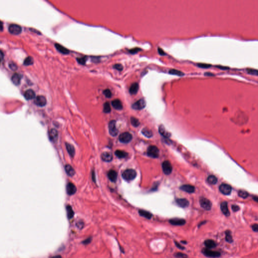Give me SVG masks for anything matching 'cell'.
Segmentation results:
<instances>
[{
  "instance_id": "1",
  "label": "cell",
  "mask_w": 258,
  "mask_h": 258,
  "mask_svg": "<svg viewBox=\"0 0 258 258\" xmlns=\"http://www.w3.org/2000/svg\"><path fill=\"white\" fill-rule=\"evenodd\" d=\"M202 253L209 258H218L221 256V254L218 251H214L207 248H203L201 250Z\"/></svg>"
},
{
  "instance_id": "2",
  "label": "cell",
  "mask_w": 258,
  "mask_h": 258,
  "mask_svg": "<svg viewBox=\"0 0 258 258\" xmlns=\"http://www.w3.org/2000/svg\"><path fill=\"white\" fill-rule=\"evenodd\" d=\"M137 173L136 171L132 169H128L125 170L122 174L123 178L127 181H130L133 180L136 177Z\"/></svg>"
},
{
  "instance_id": "3",
  "label": "cell",
  "mask_w": 258,
  "mask_h": 258,
  "mask_svg": "<svg viewBox=\"0 0 258 258\" xmlns=\"http://www.w3.org/2000/svg\"><path fill=\"white\" fill-rule=\"evenodd\" d=\"M147 155L152 158H157L159 156V150L155 146H150L147 149Z\"/></svg>"
},
{
  "instance_id": "4",
  "label": "cell",
  "mask_w": 258,
  "mask_h": 258,
  "mask_svg": "<svg viewBox=\"0 0 258 258\" xmlns=\"http://www.w3.org/2000/svg\"><path fill=\"white\" fill-rule=\"evenodd\" d=\"M200 206L202 208H203L204 210L209 211L211 209L212 206V204L211 202L209 200L205 198H200L199 201Z\"/></svg>"
},
{
  "instance_id": "5",
  "label": "cell",
  "mask_w": 258,
  "mask_h": 258,
  "mask_svg": "<svg viewBox=\"0 0 258 258\" xmlns=\"http://www.w3.org/2000/svg\"><path fill=\"white\" fill-rule=\"evenodd\" d=\"M109 133L113 137H115L118 134V130L116 127V122L115 120L111 121L108 125Z\"/></svg>"
},
{
  "instance_id": "6",
  "label": "cell",
  "mask_w": 258,
  "mask_h": 258,
  "mask_svg": "<svg viewBox=\"0 0 258 258\" xmlns=\"http://www.w3.org/2000/svg\"><path fill=\"white\" fill-rule=\"evenodd\" d=\"M119 141L123 143H128L132 139V135L128 132L121 134L119 136Z\"/></svg>"
},
{
  "instance_id": "7",
  "label": "cell",
  "mask_w": 258,
  "mask_h": 258,
  "mask_svg": "<svg viewBox=\"0 0 258 258\" xmlns=\"http://www.w3.org/2000/svg\"><path fill=\"white\" fill-rule=\"evenodd\" d=\"M169 223L174 226H183L186 224V221L183 218H173L169 220Z\"/></svg>"
},
{
  "instance_id": "8",
  "label": "cell",
  "mask_w": 258,
  "mask_h": 258,
  "mask_svg": "<svg viewBox=\"0 0 258 258\" xmlns=\"http://www.w3.org/2000/svg\"><path fill=\"white\" fill-rule=\"evenodd\" d=\"M163 173L167 175H170L173 171V167L170 162L168 161H165L162 164Z\"/></svg>"
},
{
  "instance_id": "9",
  "label": "cell",
  "mask_w": 258,
  "mask_h": 258,
  "mask_svg": "<svg viewBox=\"0 0 258 258\" xmlns=\"http://www.w3.org/2000/svg\"><path fill=\"white\" fill-rule=\"evenodd\" d=\"M219 190L223 195H229L231 194L232 188L230 185L226 183H223L220 186Z\"/></svg>"
},
{
  "instance_id": "10",
  "label": "cell",
  "mask_w": 258,
  "mask_h": 258,
  "mask_svg": "<svg viewBox=\"0 0 258 258\" xmlns=\"http://www.w3.org/2000/svg\"><path fill=\"white\" fill-rule=\"evenodd\" d=\"M146 101L142 98L135 102L132 105V108L136 110H141L146 107Z\"/></svg>"
},
{
  "instance_id": "11",
  "label": "cell",
  "mask_w": 258,
  "mask_h": 258,
  "mask_svg": "<svg viewBox=\"0 0 258 258\" xmlns=\"http://www.w3.org/2000/svg\"><path fill=\"white\" fill-rule=\"evenodd\" d=\"M34 103L37 106L43 107L47 104V100L44 96L39 95L35 97L34 100Z\"/></svg>"
},
{
  "instance_id": "12",
  "label": "cell",
  "mask_w": 258,
  "mask_h": 258,
  "mask_svg": "<svg viewBox=\"0 0 258 258\" xmlns=\"http://www.w3.org/2000/svg\"><path fill=\"white\" fill-rule=\"evenodd\" d=\"M9 32L11 34L17 35L20 34L22 31L21 27L17 24H12L9 27Z\"/></svg>"
},
{
  "instance_id": "13",
  "label": "cell",
  "mask_w": 258,
  "mask_h": 258,
  "mask_svg": "<svg viewBox=\"0 0 258 258\" xmlns=\"http://www.w3.org/2000/svg\"><path fill=\"white\" fill-rule=\"evenodd\" d=\"M175 202L179 207L183 208L188 207L190 204L189 201L184 198L177 199L175 200Z\"/></svg>"
},
{
  "instance_id": "14",
  "label": "cell",
  "mask_w": 258,
  "mask_h": 258,
  "mask_svg": "<svg viewBox=\"0 0 258 258\" xmlns=\"http://www.w3.org/2000/svg\"><path fill=\"white\" fill-rule=\"evenodd\" d=\"M220 209L222 213L225 216L229 217L230 215V212L228 208V204L227 202H223L220 204Z\"/></svg>"
},
{
  "instance_id": "15",
  "label": "cell",
  "mask_w": 258,
  "mask_h": 258,
  "mask_svg": "<svg viewBox=\"0 0 258 258\" xmlns=\"http://www.w3.org/2000/svg\"><path fill=\"white\" fill-rule=\"evenodd\" d=\"M204 244L206 248L209 249H211L216 248L217 246L216 242L213 240L208 239L205 240L204 242Z\"/></svg>"
},
{
  "instance_id": "16",
  "label": "cell",
  "mask_w": 258,
  "mask_h": 258,
  "mask_svg": "<svg viewBox=\"0 0 258 258\" xmlns=\"http://www.w3.org/2000/svg\"><path fill=\"white\" fill-rule=\"evenodd\" d=\"M66 190L67 194L70 196L75 194L77 191V189L75 185L71 183H69L67 184Z\"/></svg>"
},
{
  "instance_id": "17",
  "label": "cell",
  "mask_w": 258,
  "mask_h": 258,
  "mask_svg": "<svg viewBox=\"0 0 258 258\" xmlns=\"http://www.w3.org/2000/svg\"><path fill=\"white\" fill-rule=\"evenodd\" d=\"M180 189L182 191L188 193H193L195 191V188L194 186L190 184H184L180 187Z\"/></svg>"
},
{
  "instance_id": "18",
  "label": "cell",
  "mask_w": 258,
  "mask_h": 258,
  "mask_svg": "<svg viewBox=\"0 0 258 258\" xmlns=\"http://www.w3.org/2000/svg\"><path fill=\"white\" fill-rule=\"evenodd\" d=\"M49 138L51 141H56L58 138V131L55 129H51L49 132Z\"/></svg>"
},
{
  "instance_id": "19",
  "label": "cell",
  "mask_w": 258,
  "mask_h": 258,
  "mask_svg": "<svg viewBox=\"0 0 258 258\" xmlns=\"http://www.w3.org/2000/svg\"><path fill=\"white\" fill-rule=\"evenodd\" d=\"M24 97L27 100H31L35 97V93L33 90L29 89L24 93Z\"/></svg>"
},
{
  "instance_id": "20",
  "label": "cell",
  "mask_w": 258,
  "mask_h": 258,
  "mask_svg": "<svg viewBox=\"0 0 258 258\" xmlns=\"http://www.w3.org/2000/svg\"><path fill=\"white\" fill-rule=\"evenodd\" d=\"M113 158L111 153L108 152H104L101 154V158L102 160L105 162H110L112 160Z\"/></svg>"
},
{
  "instance_id": "21",
  "label": "cell",
  "mask_w": 258,
  "mask_h": 258,
  "mask_svg": "<svg viewBox=\"0 0 258 258\" xmlns=\"http://www.w3.org/2000/svg\"><path fill=\"white\" fill-rule=\"evenodd\" d=\"M111 105L113 107L117 110H121L123 109V104L121 100L116 99L112 101Z\"/></svg>"
},
{
  "instance_id": "22",
  "label": "cell",
  "mask_w": 258,
  "mask_h": 258,
  "mask_svg": "<svg viewBox=\"0 0 258 258\" xmlns=\"http://www.w3.org/2000/svg\"><path fill=\"white\" fill-rule=\"evenodd\" d=\"M21 79V76L19 74L15 73L12 76L11 80L12 82L15 85H19L20 84Z\"/></svg>"
},
{
  "instance_id": "23",
  "label": "cell",
  "mask_w": 258,
  "mask_h": 258,
  "mask_svg": "<svg viewBox=\"0 0 258 258\" xmlns=\"http://www.w3.org/2000/svg\"><path fill=\"white\" fill-rule=\"evenodd\" d=\"M159 132L162 136L166 138H168L170 136V134L166 130L163 125H160L159 127Z\"/></svg>"
},
{
  "instance_id": "24",
  "label": "cell",
  "mask_w": 258,
  "mask_h": 258,
  "mask_svg": "<svg viewBox=\"0 0 258 258\" xmlns=\"http://www.w3.org/2000/svg\"><path fill=\"white\" fill-rule=\"evenodd\" d=\"M108 178L110 180V181L115 182L117 180V174L116 171L114 170H111L108 172Z\"/></svg>"
},
{
  "instance_id": "25",
  "label": "cell",
  "mask_w": 258,
  "mask_h": 258,
  "mask_svg": "<svg viewBox=\"0 0 258 258\" xmlns=\"http://www.w3.org/2000/svg\"><path fill=\"white\" fill-rule=\"evenodd\" d=\"M55 47H56V49L58 50L59 52H60L61 53H62L63 54L66 55V54H69V52H70V51L68 50L67 49L65 48V47H63L62 45H61V44H58V43L55 44Z\"/></svg>"
},
{
  "instance_id": "26",
  "label": "cell",
  "mask_w": 258,
  "mask_h": 258,
  "mask_svg": "<svg viewBox=\"0 0 258 258\" xmlns=\"http://www.w3.org/2000/svg\"><path fill=\"white\" fill-rule=\"evenodd\" d=\"M139 214L142 217H143L148 219H150L152 217V214L149 211L144 210H140L139 211Z\"/></svg>"
},
{
  "instance_id": "27",
  "label": "cell",
  "mask_w": 258,
  "mask_h": 258,
  "mask_svg": "<svg viewBox=\"0 0 258 258\" xmlns=\"http://www.w3.org/2000/svg\"><path fill=\"white\" fill-rule=\"evenodd\" d=\"M66 149L68 151V152L69 154V155L72 157H74L75 154V149L74 148V147L72 145H71L69 143H66Z\"/></svg>"
},
{
  "instance_id": "28",
  "label": "cell",
  "mask_w": 258,
  "mask_h": 258,
  "mask_svg": "<svg viewBox=\"0 0 258 258\" xmlns=\"http://www.w3.org/2000/svg\"><path fill=\"white\" fill-rule=\"evenodd\" d=\"M225 241L228 243H233V237L231 234V231L230 230H226L225 231Z\"/></svg>"
},
{
  "instance_id": "29",
  "label": "cell",
  "mask_w": 258,
  "mask_h": 258,
  "mask_svg": "<svg viewBox=\"0 0 258 258\" xmlns=\"http://www.w3.org/2000/svg\"><path fill=\"white\" fill-rule=\"evenodd\" d=\"M138 90H139V84L137 83H134L131 85L129 89V92L130 94L134 95L137 93Z\"/></svg>"
},
{
  "instance_id": "30",
  "label": "cell",
  "mask_w": 258,
  "mask_h": 258,
  "mask_svg": "<svg viewBox=\"0 0 258 258\" xmlns=\"http://www.w3.org/2000/svg\"><path fill=\"white\" fill-rule=\"evenodd\" d=\"M65 171L67 175L70 176H73L75 175V171L74 168L69 164H67L65 167Z\"/></svg>"
},
{
  "instance_id": "31",
  "label": "cell",
  "mask_w": 258,
  "mask_h": 258,
  "mask_svg": "<svg viewBox=\"0 0 258 258\" xmlns=\"http://www.w3.org/2000/svg\"><path fill=\"white\" fill-rule=\"evenodd\" d=\"M67 210V217L69 219L72 218L74 215V212L72 208V207L70 205H68L66 207Z\"/></svg>"
},
{
  "instance_id": "32",
  "label": "cell",
  "mask_w": 258,
  "mask_h": 258,
  "mask_svg": "<svg viewBox=\"0 0 258 258\" xmlns=\"http://www.w3.org/2000/svg\"><path fill=\"white\" fill-rule=\"evenodd\" d=\"M115 154L117 157L120 158H125L128 156V153L124 151L117 150L115 152Z\"/></svg>"
},
{
  "instance_id": "33",
  "label": "cell",
  "mask_w": 258,
  "mask_h": 258,
  "mask_svg": "<svg viewBox=\"0 0 258 258\" xmlns=\"http://www.w3.org/2000/svg\"><path fill=\"white\" fill-rule=\"evenodd\" d=\"M217 178L214 175H209L207 178V182L211 184H215L217 183Z\"/></svg>"
},
{
  "instance_id": "34",
  "label": "cell",
  "mask_w": 258,
  "mask_h": 258,
  "mask_svg": "<svg viewBox=\"0 0 258 258\" xmlns=\"http://www.w3.org/2000/svg\"><path fill=\"white\" fill-rule=\"evenodd\" d=\"M168 73H169V74H170L171 75H176V76H178L180 77L183 76L184 75L183 72H182L179 70H175V69H170Z\"/></svg>"
},
{
  "instance_id": "35",
  "label": "cell",
  "mask_w": 258,
  "mask_h": 258,
  "mask_svg": "<svg viewBox=\"0 0 258 258\" xmlns=\"http://www.w3.org/2000/svg\"><path fill=\"white\" fill-rule=\"evenodd\" d=\"M142 133L147 138H151L153 136L152 131L147 128H144L142 131Z\"/></svg>"
},
{
  "instance_id": "36",
  "label": "cell",
  "mask_w": 258,
  "mask_h": 258,
  "mask_svg": "<svg viewBox=\"0 0 258 258\" xmlns=\"http://www.w3.org/2000/svg\"><path fill=\"white\" fill-rule=\"evenodd\" d=\"M238 195H239V197H240L241 198H242L243 199H246L249 196V194L247 191H243V190L239 191V193H238Z\"/></svg>"
},
{
  "instance_id": "37",
  "label": "cell",
  "mask_w": 258,
  "mask_h": 258,
  "mask_svg": "<svg viewBox=\"0 0 258 258\" xmlns=\"http://www.w3.org/2000/svg\"><path fill=\"white\" fill-rule=\"evenodd\" d=\"M34 63V59L31 57H28L25 58L24 61V65L25 66H29L32 65Z\"/></svg>"
},
{
  "instance_id": "38",
  "label": "cell",
  "mask_w": 258,
  "mask_h": 258,
  "mask_svg": "<svg viewBox=\"0 0 258 258\" xmlns=\"http://www.w3.org/2000/svg\"><path fill=\"white\" fill-rule=\"evenodd\" d=\"M131 122L132 125H133L134 127H138L140 125V122H139V121L137 118H135L134 117H131Z\"/></svg>"
},
{
  "instance_id": "39",
  "label": "cell",
  "mask_w": 258,
  "mask_h": 258,
  "mask_svg": "<svg viewBox=\"0 0 258 258\" xmlns=\"http://www.w3.org/2000/svg\"><path fill=\"white\" fill-rule=\"evenodd\" d=\"M111 111V108L110 104L108 102H105L103 105V111L105 113H109Z\"/></svg>"
},
{
  "instance_id": "40",
  "label": "cell",
  "mask_w": 258,
  "mask_h": 258,
  "mask_svg": "<svg viewBox=\"0 0 258 258\" xmlns=\"http://www.w3.org/2000/svg\"><path fill=\"white\" fill-rule=\"evenodd\" d=\"M174 256L175 258H188V256L187 254L181 252L175 253Z\"/></svg>"
},
{
  "instance_id": "41",
  "label": "cell",
  "mask_w": 258,
  "mask_h": 258,
  "mask_svg": "<svg viewBox=\"0 0 258 258\" xmlns=\"http://www.w3.org/2000/svg\"><path fill=\"white\" fill-rule=\"evenodd\" d=\"M247 73H248L249 74H250V75L258 76L257 70L253 69H247Z\"/></svg>"
},
{
  "instance_id": "42",
  "label": "cell",
  "mask_w": 258,
  "mask_h": 258,
  "mask_svg": "<svg viewBox=\"0 0 258 258\" xmlns=\"http://www.w3.org/2000/svg\"><path fill=\"white\" fill-rule=\"evenodd\" d=\"M197 66L199 68H203V69H207L211 67V65L210 64H204V63H199L197 64Z\"/></svg>"
},
{
  "instance_id": "43",
  "label": "cell",
  "mask_w": 258,
  "mask_h": 258,
  "mask_svg": "<svg viewBox=\"0 0 258 258\" xmlns=\"http://www.w3.org/2000/svg\"><path fill=\"white\" fill-rule=\"evenodd\" d=\"M104 95L108 98H110L112 96V94H111V92L110 91V90H109L108 89H105L104 90L103 92Z\"/></svg>"
},
{
  "instance_id": "44",
  "label": "cell",
  "mask_w": 258,
  "mask_h": 258,
  "mask_svg": "<svg viewBox=\"0 0 258 258\" xmlns=\"http://www.w3.org/2000/svg\"><path fill=\"white\" fill-rule=\"evenodd\" d=\"M77 62L81 65H85L86 63V57H84V58H77Z\"/></svg>"
},
{
  "instance_id": "45",
  "label": "cell",
  "mask_w": 258,
  "mask_h": 258,
  "mask_svg": "<svg viewBox=\"0 0 258 258\" xmlns=\"http://www.w3.org/2000/svg\"><path fill=\"white\" fill-rule=\"evenodd\" d=\"M174 242H175V246H176V247L178 249H179L180 250H185V249H186V248H185V247H183V246H182V245H181V244H180L178 242H177V241H175H175H174Z\"/></svg>"
},
{
  "instance_id": "46",
  "label": "cell",
  "mask_w": 258,
  "mask_h": 258,
  "mask_svg": "<svg viewBox=\"0 0 258 258\" xmlns=\"http://www.w3.org/2000/svg\"><path fill=\"white\" fill-rule=\"evenodd\" d=\"M92 237H88L86 239H85L84 241L82 242V243L84 244V245H87L88 244H89L92 241Z\"/></svg>"
},
{
  "instance_id": "47",
  "label": "cell",
  "mask_w": 258,
  "mask_h": 258,
  "mask_svg": "<svg viewBox=\"0 0 258 258\" xmlns=\"http://www.w3.org/2000/svg\"><path fill=\"white\" fill-rule=\"evenodd\" d=\"M114 68L115 69H116L117 70L120 71H122V70H123V66H122L121 64H118L115 65L114 66Z\"/></svg>"
},
{
  "instance_id": "48",
  "label": "cell",
  "mask_w": 258,
  "mask_h": 258,
  "mask_svg": "<svg viewBox=\"0 0 258 258\" xmlns=\"http://www.w3.org/2000/svg\"><path fill=\"white\" fill-rule=\"evenodd\" d=\"M251 227H252V230H253L254 232L258 233V224L257 223H255V224H254L252 225L251 226Z\"/></svg>"
},
{
  "instance_id": "49",
  "label": "cell",
  "mask_w": 258,
  "mask_h": 258,
  "mask_svg": "<svg viewBox=\"0 0 258 258\" xmlns=\"http://www.w3.org/2000/svg\"><path fill=\"white\" fill-rule=\"evenodd\" d=\"M231 209H232V210L233 211V212H236L240 210V207L236 205H233L231 206Z\"/></svg>"
},
{
  "instance_id": "50",
  "label": "cell",
  "mask_w": 258,
  "mask_h": 258,
  "mask_svg": "<svg viewBox=\"0 0 258 258\" xmlns=\"http://www.w3.org/2000/svg\"><path fill=\"white\" fill-rule=\"evenodd\" d=\"M140 50V49H139V48H135V49H133L132 50H130L129 51L131 54H136V53L138 52Z\"/></svg>"
},
{
  "instance_id": "51",
  "label": "cell",
  "mask_w": 258,
  "mask_h": 258,
  "mask_svg": "<svg viewBox=\"0 0 258 258\" xmlns=\"http://www.w3.org/2000/svg\"><path fill=\"white\" fill-rule=\"evenodd\" d=\"M158 53L161 55V56H165L166 55V52L163 51V50L162 49H161V48H158Z\"/></svg>"
},
{
  "instance_id": "52",
  "label": "cell",
  "mask_w": 258,
  "mask_h": 258,
  "mask_svg": "<svg viewBox=\"0 0 258 258\" xmlns=\"http://www.w3.org/2000/svg\"><path fill=\"white\" fill-rule=\"evenodd\" d=\"M10 68H11V69H12V70H15L17 69V66H16V65L15 64H13V63H12V64H10Z\"/></svg>"
},
{
  "instance_id": "53",
  "label": "cell",
  "mask_w": 258,
  "mask_h": 258,
  "mask_svg": "<svg viewBox=\"0 0 258 258\" xmlns=\"http://www.w3.org/2000/svg\"><path fill=\"white\" fill-rule=\"evenodd\" d=\"M207 223V221L206 220H204V221H202L201 222H200V223L198 224V227L199 228L201 226H202V225L206 224Z\"/></svg>"
},
{
  "instance_id": "54",
  "label": "cell",
  "mask_w": 258,
  "mask_h": 258,
  "mask_svg": "<svg viewBox=\"0 0 258 258\" xmlns=\"http://www.w3.org/2000/svg\"><path fill=\"white\" fill-rule=\"evenodd\" d=\"M4 57V56L3 52L1 50H0V62L3 59Z\"/></svg>"
},
{
  "instance_id": "55",
  "label": "cell",
  "mask_w": 258,
  "mask_h": 258,
  "mask_svg": "<svg viewBox=\"0 0 258 258\" xmlns=\"http://www.w3.org/2000/svg\"><path fill=\"white\" fill-rule=\"evenodd\" d=\"M216 67L220 69H222V70H228V69H229L228 67H223V66H216Z\"/></svg>"
},
{
  "instance_id": "56",
  "label": "cell",
  "mask_w": 258,
  "mask_h": 258,
  "mask_svg": "<svg viewBox=\"0 0 258 258\" xmlns=\"http://www.w3.org/2000/svg\"><path fill=\"white\" fill-rule=\"evenodd\" d=\"M3 22L0 21V30H3Z\"/></svg>"
},
{
  "instance_id": "57",
  "label": "cell",
  "mask_w": 258,
  "mask_h": 258,
  "mask_svg": "<svg viewBox=\"0 0 258 258\" xmlns=\"http://www.w3.org/2000/svg\"><path fill=\"white\" fill-rule=\"evenodd\" d=\"M205 75L209 76H214V75H213V74L210 73H205Z\"/></svg>"
},
{
  "instance_id": "58",
  "label": "cell",
  "mask_w": 258,
  "mask_h": 258,
  "mask_svg": "<svg viewBox=\"0 0 258 258\" xmlns=\"http://www.w3.org/2000/svg\"><path fill=\"white\" fill-rule=\"evenodd\" d=\"M181 243H183V244H187V243H188V242H187V241H181Z\"/></svg>"
},
{
  "instance_id": "59",
  "label": "cell",
  "mask_w": 258,
  "mask_h": 258,
  "mask_svg": "<svg viewBox=\"0 0 258 258\" xmlns=\"http://www.w3.org/2000/svg\"><path fill=\"white\" fill-rule=\"evenodd\" d=\"M62 258V257H61V256H59V255H57V256H54V257H53L52 258Z\"/></svg>"
},
{
  "instance_id": "60",
  "label": "cell",
  "mask_w": 258,
  "mask_h": 258,
  "mask_svg": "<svg viewBox=\"0 0 258 258\" xmlns=\"http://www.w3.org/2000/svg\"><path fill=\"white\" fill-rule=\"evenodd\" d=\"M253 199L256 202H258V197H253Z\"/></svg>"
}]
</instances>
